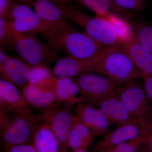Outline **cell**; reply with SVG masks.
I'll return each mask as SVG.
<instances>
[{"label": "cell", "instance_id": "cell-10", "mask_svg": "<svg viewBox=\"0 0 152 152\" xmlns=\"http://www.w3.org/2000/svg\"><path fill=\"white\" fill-rule=\"evenodd\" d=\"M31 6L14 1L12 9V26L20 33H39L45 36L46 30Z\"/></svg>", "mask_w": 152, "mask_h": 152}, {"label": "cell", "instance_id": "cell-23", "mask_svg": "<svg viewBox=\"0 0 152 152\" xmlns=\"http://www.w3.org/2000/svg\"><path fill=\"white\" fill-rule=\"evenodd\" d=\"M53 76L47 66H31L28 83L40 86H48Z\"/></svg>", "mask_w": 152, "mask_h": 152}, {"label": "cell", "instance_id": "cell-20", "mask_svg": "<svg viewBox=\"0 0 152 152\" xmlns=\"http://www.w3.org/2000/svg\"><path fill=\"white\" fill-rule=\"evenodd\" d=\"M87 8L94 12L96 16L107 14L116 15L128 22L132 20L134 17L133 12L121 8L115 0H77Z\"/></svg>", "mask_w": 152, "mask_h": 152}, {"label": "cell", "instance_id": "cell-2", "mask_svg": "<svg viewBox=\"0 0 152 152\" xmlns=\"http://www.w3.org/2000/svg\"><path fill=\"white\" fill-rule=\"evenodd\" d=\"M48 45L54 51H62L75 58L88 60L99 56L107 48L85 32L71 27L47 38Z\"/></svg>", "mask_w": 152, "mask_h": 152}, {"label": "cell", "instance_id": "cell-15", "mask_svg": "<svg viewBox=\"0 0 152 152\" xmlns=\"http://www.w3.org/2000/svg\"><path fill=\"white\" fill-rule=\"evenodd\" d=\"M98 57L91 59L81 60L66 56L57 60L52 73L56 77L73 78L84 73L94 72Z\"/></svg>", "mask_w": 152, "mask_h": 152}, {"label": "cell", "instance_id": "cell-29", "mask_svg": "<svg viewBox=\"0 0 152 152\" xmlns=\"http://www.w3.org/2000/svg\"><path fill=\"white\" fill-rule=\"evenodd\" d=\"M4 152H39L32 143L22 144L9 147Z\"/></svg>", "mask_w": 152, "mask_h": 152}, {"label": "cell", "instance_id": "cell-31", "mask_svg": "<svg viewBox=\"0 0 152 152\" xmlns=\"http://www.w3.org/2000/svg\"><path fill=\"white\" fill-rule=\"evenodd\" d=\"M145 145L148 148L150 151L152 152V131L147 136Z\"/></svg>", "mask_w": 152, "mask_h": 152}, {"label": "cell", "instance_id": "cell-28", "mask_svg": "<svg viewBox=\"0 0 152 152\" xmlns=\"http://www.w3.org/2000/svg\"><path fill=\"white\" fill-rule=\"evenodd\" d=\"M13 0H0V18L7 21L12 20Z\"/></svg>", "mask_w": 152, "mask_h": 152}, {"label": "cell", "instance_id": "cell-27", "mask_svg": "<svg viewBox=\"0 0 152 152\" xmlns=\"http://www.w3.org/2000/svg\"><path fill=\"white\" fill-rule=\"evenodd\" d=\"M122 8L131 12H141L143 10V0H115Z\"/></svg>", "mask_w": 152, "mask_h": 152}, {"label": "cell", "instance_id": "cell-36", "mask_svg": "<svg viewBox=\"0 0 152 152\" xmlns=\"http://www.w3.org/2000/svg\"><path fill=\"white\" fill-rule=\"evenodd\" d=\"M136 152H151L145 144L141 147Z\"/></svg>", "mask_w": 152, "mask_h": 152}, {"label": "cell", "instance_id": "cell-11", "mask_svg": "<svg viewBox=\"0 0 152 152\" xmlns=\"http://www.w3.org/2000/svg\"><path fill=\"white\" fill-rule=\"evenodd\" d=\"M139 126L127 124L117 129L103 137L94 145V152H109L114 148L133 140L140 135H148Z\"/></svg>", "mask_w": 152, "mask_h": 152}, {"label": "cell", "instance_id": "cell-30", "mask_svg": "<svg viewBox=\"0 0 152 152\" xmlns=\"http://www.w3.org/2000/svg\"><path fill=\"white\" fill-rule=\"evenodd\" d=\"M141 78L144 89L152 102V75L143 76Z\"/></svg>", "mask_w": 152, "mask_h": 152}, {"label": "cell", "instance_id": "cell-14", "mask_svg": "<svg viewBox=\"0 0 152 152\" xmlns=\"http://www.w3.org/2000/svg\"><path fill=\"white\" fill-rule=\"evenodd\" d=\"M0 103L2 111L16 114L32 112L18 87L3 78L0 80Z\"/></svg>", "mask_w": 152, "mask_h": 152}, {"label": "cell", "instance_id": "cell-8", "mask_svg": "<svg viewBox=\"0 0 152 152\" xmlns=\"http://www.w3.org/2000/svg\"><path fill=\"white\" fill-rule=\"evenodd\" d=\"M70 107L58 104L42 110V119L48 125L56 136L61 145V152H67L69 133L76 119V114L72 112Z\"/></svg>", "mask_w": 152, "mask_h": 152}, {"label": "cell", "instance_id": "cell-37", "mask_svg": "<svg viewBox=\"0 0 152 152\" xmlns=\"http://www.w3.org/2000/svg\"><path fill=\"white\" fill-rule=\"evenodd\" d=\"M72 152H88L87 150L79 149L72 151Z\"/></svg>", "mask_w": 152, "mask_h": 152}, {"label": "cell", "instance_id": "cell-6", "mask_svg": "<svg viewBox=\"0 0 152 152\" xmlns=\"http://www.w3.org/2000/svg\"><path fill=\"white\" fill-rule=\"evenodd\" d=\"M9 45L12 46L21 59L30 66H45L56 59V52L45 45L33 33L15 31Z\"/></svg>", "mask_w": 152, "mask_h": 152}, {"label": "cell", "instance_id": "cell-22", "mask_svg": "<svg viewBox=\"0 0 152 152\" xmlns=\"http://www.w3.org/2000/svg\"><path fill=\"white\" fill-rule=\"evenodd\" d=\"M95 136L93 132L76 117L68 136V148L72 151L79 149L87 150L94 143Z\"/></svg>", "mask_w": 152, "mask_h": 152}, {"label": "cell", "instance_id": "cell-18", "mask_svg": "<svg viewBox=\"0 0 152 152\" xmlns=\"http://www.w3.org/2000/svg\"><path fill=\"white\" fill-rule=\"evenodd\" d=\"M22 93L28 105L42 110L58 103L54 91L50 87L28 83L21 88Z\"/></svg>", "mask_w": 152, "mask_h": 152}, {"label": "cell", "instance_id": "cell-19", "mask_svg": "<svg viewBox=\"0 0 152 152\" xmlns=\"http://www.w3.org/2000/svg\"><path fill=\"white\" fill-rule=\"evenodd\" d=\"M31 66L19 58L9 57L5 62L0 66L3 79L21 88L28 83Z\"/></svg>", "mask_w": 152, "mask_h": 152}, {"label": "cell", "instance_id": "cell-7", "mask_svg": "<svg viewBox=\"0 0 152 152\" xmlns=\"http://www.w3.org/2000/svg\"><path fill=\"white\" fill-rule=\"evenodd\" d=\"M99 74V73H98ZM75 80L80 87L85 102L96 105L118 89L120 86L101 74L87 72L76 77Z\"/></svg>", "mask_w": 152, "mask_h": 152}, {"label": "cell", "instance_id": "cell-35", "mask_svg": "<svg viewBox=\"0 0 152 152\" xmlns=\"http://www.w3.org/2000/svg\"><path fill=\"white\" fill-rule=\"evenodd\" d=\"M68 6L75 7V5L78 3L77 0H62Z\"/></svg>", "mask_w": 152, "mask_h": 152}, {"label": "cell", "instance_id": "cell-26", "mask_svg": "<svg viewBox=\"0 0 152 152\" xmlns=\"http://www.w3.org/2000/svg\"><path fill=\"white\" fill-rule=\"evenodd\" d=\"M15 30L11 21L0 18V45L1 48L9 45Z\"/></svg>", "mask_w": 152, "mask_h": 152}, {"label": "cell", "instance_id": "cell-1", "mask_svg": "<svg viewBox=\"0 0 152 152\" xmlns=\"http://www.w3.org/2000/svg\"><path fill=\"white\" fill-rule=\"evenodd\" d=\"M94 73L103 75L120 86L143 77L123 48L106 49L98 57Z\"/></svg>", "mask_w": 152, "mask_h": 152}, {"label": "cell", "instance_id": "cell-12", "mask_svg": "<svg viewBox=\"0 0 152 152\" xmlns=\"http://www.w3.org/2000/svg\"><path fill=\"white\" fill-rule=\"evenodd\" d=\"M76 115L79 121L86 126L95 136L104 137L109 132L111 122L99 108L86 102L77 105Z\"/></svg>", "mask_w": 152, "mask_h": 152}, {"label": "cell", "instance_id": "cell-25", "mask_svg": "<svg viewBox=\"0 0 152 152\" xmlns=\"http://www.w3.org/2000/svg\"><path fill=\"white\" fill-rule=\"evenodd\" d=\"M147 136L140 135L135 139L117 146L109 152H136L145 144Z\"/></svg>", "mask_w": 152, "mask_h": 152}, {"label": "cell", "instance_id": "cell-34", "mask_svg": "<svg viewBox=\"0 0 152 152\" xmlns=\"http://www.w3.org/2000/svg\"><path fill=\"white\" fill-rule=\"evenodd\" d=\"M53 1L55 3H56L58 5L61 7L63 8L67 7H70V6H68L62 0H51Z\"/></svg>", "mask_w": 152, "mask_h": 152}, {"label": "cell", "instance_id": "cell-17", "mask_svg": "<svg viewBox=\"0 0 152 152\" xmlns=\"http://www.w3.org/2000/svg\"><path fill=\"white\" fill-rule=\"evenodd\" d=\"M123 48L143 77L152 75V54L137 39L134 34L123 42Z\"/></svg>", "mask_w": 152, "mask_h": 152}, {"label": "cell", "instance_id": "cell-16", "mask_svg": "<svg viewBox=\"0 0 152 152\" xmlns=\"http://www.w3.org/2000/svg\"><path fill=\"white\" fill-rule=\"evenodd\" d=\"M48 87L53 89L58 103L72 107L84 102L75 80L69 77H52Z\"/></svg>", "mask_w": 152, "mask_h": 152}, {"label": "cell", "instance_id": "cell-5", "mask_svg": "<svg viewBox=\"0 0 152 152\" xmlns=\"http://www.w3.org/2000/svg\"><path fill=\"white\" fill-rule=\"evenodd\" d=\"M120 98L126 108L139 126L149 134L152 131V102L142 84L132 82L121 86Z\"/></svg>", "mask_w": 152, "mask_h": 152}, {"label": "cell", "instance_id": "cell-9", "mask_svg": "<svg viewBox=\"0 0 152 152\" xmlns=\"http://www.w3.org/2000/svg\"><path fill=\"white\" fill-rule=\"evenodd\" d=\"M34 10L46 30V38L71 27L64 11L51 0H34Z\"/></svg>", "mask_w": 152, "mask_h": 152}, {"label": "cell", "instance_id": "cell-13", "mask_svg": "<svg viewBox=\"0 0 152 152\" xmlns=\"http://www.w3.org/2000/svg\"><path fill=\"white\" fill-rule=\"evenodd\" d=\"M119 88L116 91L100 101L96 106L111 123L116 124L119 126L127 124H134L138 126L120 98Z\"/></svg>", "mask_w": 152, "mask_h": 152}, {"label": "cell", "instance_id": "cell-21", "mask_svg": "<svg viewBox=\"0 0 152 152\" xmlns=\"http://www.w3.org/2000/svg\"><path fill=\"white\" fill-rule=\"evenodd\" d=\"M31 143L39 152H61L56 136L43 121L36 129Z\"/></svg>", "mask_w": 152, "mask_h": 152}, {"label": "cell", "instance_id": "cell-33", "mask_svg": "<svg viewBox=\"0 0 152 152\" xmlns=\"http://www.w3.org/2000/svg\"><path fill=\"white\" fill-rule=\"evenodd\" d=\"M13 1L16 2L26 4L31 7H32L33 3H34V0H13Z\"/></svg>", "mask_w": 152, "mask_h": 152}, {"label": "cell", "instance_id": "cell-32", "mask_svg": "<svg viewBox=\"0 0 152 152\" xmlns=\"http://www.w3.org/2000/svg\"><path fill=\"white\" fill-rule=\"evenodd\" d=\"M9 57L3 50L2 48H1L0 49V66L4 64L7 60L9 58Z\"/></svg>", "mask_w": 152, "mask_h": 152}, {"label": "cell", "instance_id": "cell-3", "mask_svg": "<svg viewBox=\"0 0 152 152\" xmlns=\"http://www.w3.org/2000/svg\"><path fill=\"white\" fill-rule=\"evenodd\" d=\"M67 19L84 30V32L106 48H123V41L115 27L107 19L93 17L77 10L69 7L65 10Z\"/></svg>", "mask_w": 152, "mask_h": 152}, {"label": "cell", "instance_id": "cell-24", "mask_svg": "<svg viewBox=\"0 0 152 152\" xmlns=\"http://www.w3.org/2000/svg\"><path fill=\"white\" fill-rule=\"evenodd\" d=\"M136 38L152 54V26L139 23L132 26Z\"/></svg>", "mask_w": 152, "mask_h": 152}, {"label": "cell", "instance_id": "cell-4", "mask_svg": "<svg viewBox=\"0 0 152 152\" xmlns=\"http://www.w3.org/2000/svg\"><path fill=\"white\" fill-rule=\"evenodd\" d=\"M42 118L32 112L14 114L10 118L1 111V133L4 150L9 147L31 143L35 132L42 122Z\"/></svg>", "mask_w": 152, "mask_h": 152}]
</instances>
